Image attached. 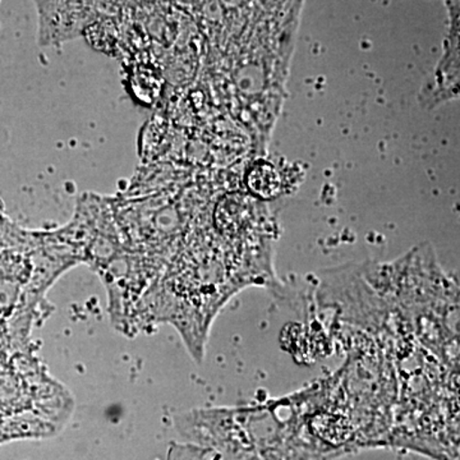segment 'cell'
<instances>
[{
  "label": "cell",
  "mask_w": 460,
  "mask_h": 460,
  "mask_svg": "<svg viewBox=\"0 0 460 460\" xmlns=\"http://www.w3.org/2000/svg\"><path fill=\"white\" fill-rule=\"evenodd\" d=\"M248 186L263 198H272L279 190V181L272 166L261 164L248 175Z\"/></svg>",
  "instance_id": "obj_1"
}]
</instances>
